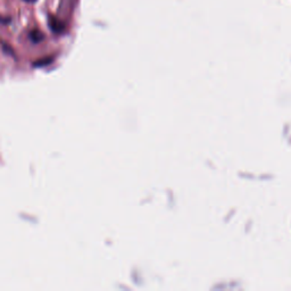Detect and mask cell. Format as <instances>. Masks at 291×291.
Segmentation results:
<instances>
[{
	"label": "cell",
	"instance_id": "6da1fadb",
	"mask_svg": "<svg viewBox=\"0 0 291 291\" xmlns=\"http://www.w3.org/2000/svg\"><path fill=\"white\" fill-rule=\"evenodd\" d=\"M48 24H49V28L53 30V32L55 33H63L65 31L64 22L60 21L54 15L48 16Z\"/></svg>",
	"mask_w": 291,
	"mask_h": 291
},
{
	"label": "cell",
	"instance_id": "7a4b0ae2",
	"mask_svg": "<svg viewBox=\"0 0 291 291\" xmlns=\"http://www.w3.org/2000/svg\"><path fill=\"white\" fill-rule=\"evenodd\" d=\"M30 39H31V41L34 43H39L43 40V34L42 32L39 31V30H32L31 32H30Z\"/></svg>",
	"mask_w": 291,
	"mask_h": 291
},
{
	"label": "cell",
	"instance_id": "3957f363",
	"mask_svg": "<svg viewBox=\"0 0 291 291\" xmlns=\"http://www.w3.org/2000/svg\"><path fill=\"white\" fill-rule=\"evenodd\" d=\"M53 60H54L53 57H45V58H42V59L38 60V62L34 63V66H37V67L47 66V65L51 64V62H53Z\"/></svg>",
	"mask_w": 291,
	"mask_h": 291
},
{
	"label": "cell",
	"instance_id": "277c9868",
	"mask_svg": "<svg viewBox=\"0 0 291 291\" xmlns=\"http://www.w3.org/2000/svg\"><path fill=\"white\" fill-rule=\"evenodd\" d=\"M11 22V19L10 17H2L0 16V23H3V24H8Z\"/></svg>",
	"mask_w": 291,
	"mask_h": 291
},
{
	"label": "cell",
	"instance_id": "5b68a950",
	"mask_svg": "<svg viewBox=\"0 0 291 291\" xmlns=\"http://www.w3.org/2000/svg\"><path fill=\"white\" fill-rule=\"evenodd\" d=\"M25 2H31V3H33V2H36V0H25Z\"/></svg>",
	"mask_w": 291,
	"mask_h": 291
}]
</instances>
